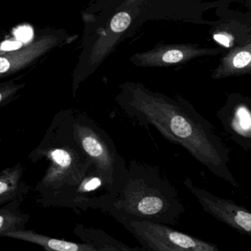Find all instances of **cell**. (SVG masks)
<instances>
[{"label": "cell", "mask_w": 251, "mask_h": 251, "mask_svg": "<svg viewBox=\"0 0 251 251\" xmlns=\"http://www.w3.org/2000/svg\"><path fill=\"white\" fill-rule=\"evenodd\" d=\"M23 201L16 200L1 206L0 209V237L13 231L26 229L29 215L22 212L21 203Z\"/></svg>", "instance_id": "obj_14"}, {"label": "cell", "mask_w": 251, "mask_h": 251, "mask_svg": "<svg viewBox=\"0 0 251 251\" xmlns=\"http://www.w3.org/2000/svg\"><path fill=\"white\" fill-rule=\"evenodd\" d=\"M23 87V85H16L12 82L1 84V88H0V93H1L0 94V104H1V106L5 104L10 100V99Z\"/></svg>", "instance_id": "obj_17"}, {"label": "cell", "mask_w": 251, "mask_h": 251, "mask_svg": "<svg viewBox=\"0 0 251 251\" xmlns=\"http://www.w3.org/2000/svg\"><path fill=\"white\" fill-rule=\"evenodd\" d=\"M56 41L53 38H47L31 44L21 51L1 55L0 57L1 77L16 73L17 71L26 67L34 59L53 47Z\"/></svg>", "instance_id": "obj_10"}, {"label": "cell", "mask_w": 251, "mask_h": 251, "mask_svg": "<svg viewBox=\"0 0 251 251\" xmlns=\"http://www.w3.org/2000/svg\"><path fill=\"white\" fill-rule=\"evenodd\" d=\"M216 116L228 137L243 150L251 152V97L240 93L228 94Z\"/></svg>", "instance_id": "obj_6"}, {"label": "cell", "mask_w": 251, "mask_h": 251, "mask_svg": "<svg viewBox=\"0 0 251 251\" xmlns=\"http://www.w3.org/2000/svg\"><path fill=\"white\" fill-rule=\"evenodd\" d=\"M119 88L118 103L145 125L154 126L174 144L187 151L197 162L221 179L238 188L230 168V150L217 128L190 101L155 92L142 84L128 82Z\"/></svg>", "instance_id": "obj_1"}, {"label": "cell", "mask_w": 251, "mask_h": 251, "mask_svg": "<svg viewBox=\"0 0 251 251\" xmlns=\"http://www.w3.org/2000/svg\"><path fill=\"white\" fill-rule=\"evenodd\" d=\"M94 209L123 226L144 221L175 226L186 211L176 187L160 171L136 163L116 190L97 199Z\"/></svg>", "instance_id": "obj_2"}, {"label": "cell", "mask_w": 251, "mask_h": 251, "mask_svg": "<svg viewBox=\"0 0 251 251\" xmlns=\"http://www.w3.org/2000/svg\"><path fill=\"white\" fill-rule=\"evenodd\" d=\"M22 43L21 41H6L1 43V51H13L19 50L22 47Z\"/></svg>", "instance_id": "obj_19"}, {"label": "cell", "mask_w": 251, "mask_h": 251, "mask_svg": "<svg viewBox=\"0 0 251 251\" xmlns=\"http://www.w3.org/2000/svg\"><path fill=\"white\" fill-rule=\"evenodd\" d=\"M23 168L20 165L4 170L0 176V205L16 200H24L30 187L22 179Z\"/></svg>", "instance_id": "obj_13"}, {"label": "cell", "mask_w": 251, "mask_h": 251, "mask_svg": "<svg viewBox=\"0 0 251 251\" xmlns=\"http://www.w3.org/2000/svg\"><path fill=\"white\" fill-rule=\"evenodd\" d=\"M223 52L222 48H206L195 44L165 46L141 56L139 65L148 67H169L186 64L199 57L215 56Z\"/></svg>", "instance_id": "obj_7"}, {"label": "cell", "mask_w": 251, "mask_h": 251, "mask_svg": "<svg viewBox=\"0 0 251 251\" xmlns=\"http://www.w3.org/2000/svg\"><path fill=\"white\" fill-rule=\"evenodd\" d=\"M60 116L71 137L92 162L107 193L116 190L125 181L128 169L112 139L84 115L64 113Z\"/></svg>", "instance_id": "obj_4"}, {"label": "cell", "mask_w": 251, "mask_h": 251, "mask_svg": "<svg viewBox=\"0 0 251 251\" xmlns=\"http://www.w3.org/2000/svg\"><path fill=\"white\" fill-rule=\"evenodd\" d=\"M125 228L135 237L136 240L147 251H183L169 246L159 240L146 231L138 223H132L125 226Z\"/></svg>", "instance_id": "obj_15"}, {"label": "cell", "mask_w": 251, "mask_h": 251, "mask_svg": "<svg viewBox=\"0 0 251 251\" xmlns=\"http://www.w3.org/2000/svg\"><path fill=\"white\" fill-rule=\"evenodd\" d=\"M184 184L204 212L239 232L251 237V210L230 199H223L201 188L192 178H185Z\"/></svg>", "instance_id": "obj_5"}, {"label": "cell", "mask_w": 251, "mask_h": 251, "mask_svg": "<svg viewBox=\"0 0 251 251\" xmlns=\"http://www.w3.org/2000/svg\"><path fill=\"white\" fill-rule=\"evenodd\" d=\"M30 155L35 159L47 156L50 160L47 172L35 187L38 203L45 207L79 209L83 187L93 176H89V170L94 167L71 137L60 115Z\"/></svg>", "instance_id": "obj_3"}, {"label": "cell", "mask_w": 251, "mask_h": 251, "mask_svg": "<svg viewBox=\"0 0 251 251\" xmlns=\"http://www.w3.org/2000/svg\"><path fill=\"white\" fill-rule=\"evenodd\" d=\"M73 231L83 243L92 245L100 251H147L143 248L128 246L100 228L85 226L82 224H77Z\"/></svg>", "instance_id": "obj_12"}, {"label": "cell", "mask_w": 251, "mask_h": 251, "mask_svg": "<svg viewBox=\"0 0 251 251\" xmlns=\"http://www.w3.org/2000/svg\"><path fill=\"white\" fill-rule=\"evenodd\" d=\"M139 224L161 241L183 251H220L215 245L185 233L176 231L169 226L155 223L139 222Z\"/></svg>", "instance_id": "obj_8"}, {"label": "cell", "mask_w": 251, "mask_h": 251, "mask_svg": "<svg viewBox=\"0 0 251 251\" xmlns=\"http://www.w3.org/2000/svg\"><path fill=\"white\" fill-rule=\"evenodd\" d=\"M4 237L33 243L41 246L46 251H100L95 246L88 243L60 240L39 234L32 230L13 231L6 234Z\"/></svg>", "instance_id": "obj_11"}, {"label": "cell", "mask_w": 251, "mask_h": 251, "mask_svg": "<svg viewBox=\"0 0 251 251\" xmlns=\"http://www.w3.org/2000/svg\"><path fill=\"white\" fill-rule=\"evenodd\" d=\"M15 35L19 41L27 43L32 38V30L29 26H21L16 29Z\"/></svg>", "instance_id": "obj_18"}, {"label": "cell", "mask_w": 251, "mask_h": 251, "mask_svg": "<svg viewBox=\"0 0 251 251\" xmlns=\"http://www.w3.org/2000/svg\"></svg>", "instance_id": "obj_20"}, {"label": "cell", "mask_w": 251, "mask_h": 251, "mask_svg": "<svg viewBox=\"0 0 251 251\" xmlns=\"http://www.w3.org/2000/svg\"><path fill=\"white\" fill-rule=\"evenodd\" d=\"M251 74V41L246 45L231 49L221 58L211 78L221 80Z\"/></svg>", "instance_id": "obj_9"}, {"label": "cell", "mask_w": 251, "mask_h": 251, "mask_svg": "<svg viewBox=\"0 0 251 251\" xmlns=\"http://www.w3.org/2000/svg\"><path fill=\"white\" fill-rule=\"evenodd\" d=\"M131 22V16L128 13L120 12L113 16L111 22V28L113 32L119 33L128 29Z\"/></svg>", "instance_id": "obj_16"}]
</instances>
